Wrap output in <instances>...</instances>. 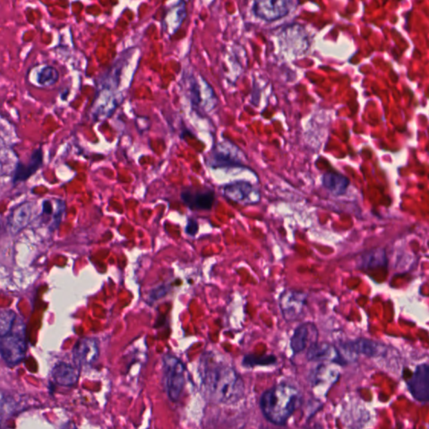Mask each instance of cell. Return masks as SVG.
<instances>
[{"mask_svg":"<svg viewBox=\"0 0 429 429\" xmlns=\"http://www.w3.org/2000/svg\"><path fill=\"white\" fill-rule=\"evenodd\" d=\"M204 390L218 403H233L244 394V383L235 370L213 353L204 355L199 367Z\"/></svg>","mask_w":429,"mask_h":429,"instance_id":"cell-1","label":"cell"},{"mask_svg":"<svg viewBox=\"0 0 429 429\" xmlns=\"http://www.w3.org/2000/svg\"><path fill=\"white\" fill-rule=\"evenodd\" d=\"M300 393L292 385L281 384L267 390L260 399L265 418L277 425L286 423L297 408Z\"/></svg>","mask_w":429,"mask_h":429,"instance_id":"cell-2","label":"cell"},{"mask_svg":"<svg viewBox=\"0 0 429 429\" xmlns=\"http://www.w3.org/2000/svg\"><path fill=\"white\" fill-rule=\"evenodd\" d=\"M244 153L231 141L223 140L212 147L207 163L212 169L245 168Z\"/></svg>","mask_w":429,"mask_h":429,"instance_id":"cell-3","label":"cell"},{"mask_svg":"<svg viewBox=\"0 0 429 429\" xmlns=\"http://www.w3.org/2000/svg\"><path fill=\"white\" fill-rule=\"evenodd\" d=\"M164 387L170 399H179L184 385V365L178 358L167 355L163 359Z\"/></svg>","mask_w":429,"mask_h":429,"instance_id":"cell-4","label":"cell"},{"mask_svg":"<svg viewBox=\"0 0 429 429\" xmlns=\"http://www.w3.org/2000/svg\"><path fill=\"white\" fill-rule=\"evenodd\" d=\"M26 350V342L21 334L11 332L0 337V355L10 367H15L25 359Z\"/></svg>","mask_w":429,"mask_h":429,"instance_id":"cell-5","label":"cell"},{"mask_svg":"<svg viewBox=\"0 0 429 429\" xmlns=\"http://www.w3.org/2000/svg\"><path fill=\"white\" fill-rule=\"evenodd\" d=\"M308 294L297 290L285 291L279 297V307L283 318L287 321L298 320L307 305Z\"/></svg>","mask_w":429,"mask_h":429,"instance_id":"cell-6","label":"cell"},{"mask_svg":"<svg viewBox=\"0 0 429 429\" xmlns=\"http://www.w3.org/2000/svg\"><path fill=\"white\" fill-rule=\"evenodd\" d=\"M294 5V2L288 0H262L254 3L253 10L259 19L274 21L288 15Z\"/></svg>","mask_w":429,"mask_h":429,"instance_id":"cell-7","label":"cell"},{"mask_svg":"<svg viewBox=\"0 0 429 429\" xmlns=\"http://www.w3.org/2000/svg\"><path fill=\"white\" fill-rule=\"evenodd\" d=\"M227 200L241 204H255L261 200L259 191L247 181H235L223 187Z\"/></svg>","mask_w":429,"mask_h":429,"instance_id":"cell-8","label":"cell"},{"mask_svg":"<svg viewBox=\"0 0 429 429\" xmlns=\"http://www.w3.org/2000/svg\"><path fill=\"white\" fill-rule=\"evenodd\" d=\"M181 200L192 210L209 211L215 203V192L209 189L194 190L184 189L180 195Z\"/></svg>","mask_w":429,"mask_h":429,"instance_id":"cell-9","label":"cell"},{"mask_svg":"<svg viewBox=\"0 0 429 429\" xmlns=\"http://www.w3.org/2000/svg\"><path fill=\"white\" fill-rule=\"evenodd\" d=\"M409 392L417 401L427 403L429 400V368L419 365L408 383Z\"/></svg>","mask_w":429,"mask_h":429,"instance_id":"cell-10","label":"cell"},{"mask_svg":"<svg viewBox=\"0 0 429 429\" xmlns=\"http://www.w3.org/2000/svg\"><path fill=\"white\" fill-rule=\"evenodd\" d=\"M99 356L96 340L84 338L77 342L73 349V360L77 367H84L94 363Z\"/></svg>","mask_w":429,"mask_h":429,"instance_id":"cell-11","label":"cell"},{"mask_svg":"<svg viewBox=\"0 0 429 429\" xmlns=\"http://www.w3.org/2000/svg\"><path fill=\"white\" fill-rule=\"evenodd\" d=\"M318 330L313 323H305L295 329L292 338H291L290 346L294 353L298 354L303 352L309 346L317 342Z\"/></svg>","mask_w":429,"mask_h":429,"instance_id":"cell-12","label":"cell"},{"mask_svg":"<svg viewBox=\"0 0 429 429\" xmlns=\"http://www.w3.org/2000/svg\"><path fill=\"white\" fill-rule=\"evenodd\" d=\"M341 347L345 352L368 357L381 356L387 350V347L383 344L380 343V342L364 339V338L345 342V343L341 345Z\"/></svg>","mask_w":429,"mask_h":429,"instance_id":"cell-13","label":"cell"},{"mask_svg":"<svg viewBox=\"0 0 429 429\" xmlns=\"http://www.w3.org/2000/svg\"><path fill=\"white\" fill-rule=\"evenodd\" d=\"M34 214V204L26 202L15 207L8 218L7 225L12 234H17L29 225Z\"/></svg>","mask_w":429,"mask_h":429,"instance_id":"cell-14","label":"cell"},{"mask_svg":"<svg viewBox=\"0 0 429 429\" xmlns=\"http://www.w3.org/2000/svg\"><path fill=\"white\" fill-rule=\"evenodd\" d=\"M307 359L310 361H329L341 365L346 363L339 350L334 345L328 343H318V342L309 346L308 352H307Z\"/></svg>","mask_w":429,"mask_h":429,"instance_id":"cell-15","label":"cell"},{"mask_svg":"<svg viewBox=\"0 0 429 429\" xmlns=\"http://www.w3.org/2000/svg\"><path fill=\"white\" fill-rule=\"evenodd\" d=\"M44 153L41 147L35 149L28 164L19 162L15 167L13 182L18 183L30 178L42 166Z\"/></svg>","mask_w":429,"mask_h":429,"instance_id":"cell-16","label":"cell"},{"mask_svg":"<svg viewBox=\"0 0 429 429\" xmlns=\"http://www.w3.org/2000/svg\"><path fill=\"white\" fill-rule=\"evenodd\" d=\"M187 17L186 3L180 1L172 6L166 11L164 19L165 30L169 35H174L180 28L184 19Z\"/></svg>","mask_w":429,"mask_h":429,"instance_id":"cell-17","label":"cell"},{"mask_svg":"<svg viewBox=\"0 0 429 429\" xmlns=\"http://www.w3.org/2000/svg\"><path fill=\"white\" fill-rule=\"evenodd\" d=\"M79 375V370L65 362H59L53 370L54 381L62 387H73L77 384Z\"/></svg>","mask_w":429,"mask_h":429,"instance_id":"cell-18","label":"cell"},{"mask_svg":"<svg viewBox=\"0 0 429 429\" xmlns=\"http://www.w3.org/2000/svg\"><path fill=\"white\" fill-rule=\"evenodd\" d=\"M322 184L330 194L341 196L345 194L350 186L347 177L337 172H327L322 177Z\"/></svg>","mask_w":429,"mask_h":429,"instance_id":"cell-19","label":"cell"},{"mask_svg":"<svg viewBox=\"0 0 429 429\" xmlns=\"http://www.w3.org/2000/svg\"><path fill=\"white\" fill-rule=\"evenodd\" d=\"M388 260L385 251L381 249H373L361 256L360 267L361 269L371 270L388 265Z\"/></svg>","mask_w":429,"mask_h":429,"instance_id":"cell-20","label":"cell"},{"mask_svg":"<svg viewBox=\"0 0 429 429\" xmlns=\"http://www.w3.org/2000/svg\"><path fill=\"white\" fill-rule=\"evenodd\" d=\"M60 78V74L58 70L51 66H45L41 69L37 74V82L39 86L42 88H49L57 84Z\"/></svg>","mask_w":429,"mask_h":429,"instance_id":"cell-21","label":"cell"},{"mask_svg":"<svg viewBox=\"0 0 429 429\" xmlns=\"http://www.w3.org/2000/svg\"><path fill=\"white\" fill-rule=\"evenodd\" d=\"M17 314L10 309L0 310V337L11 333L15 324Z\"/></svg>","mask_w":429,"mask_h":429,"instance_id":"cell-22","label":"cell"},{"mask_svg":"<svg viewBox=\"0 0 429 429\" xmlns=\"http://www.w3.org/2000/svg\"><path fill=\"white\" fill-rule=\"evenodd\" d=\"M276 362L277 357L274 355H249L244 357L243 359V365L247 368H254L257 367V365H274Z\"/></svg>","mask_w":429,"mask_h":429,"instance_id":"cell-23","label":"cell"},{"mask_svg":"<svg viewBox=\"0 0 429 429\" xmlns=\"http://www.w3.org/2000/svg\"><path fill=\"white\" fill-rule=\"evenodd\" d=\"M190 95L191 102L193 107L202 105L203 102V92L202 90V86L199 84L198 80L195 77L191 76L190 81Z\"/></svg>","mask_w":429,"mask_h":429,"instance_id":"cell-24","label":"cell"},{"mask_svg":"<svg viewBox=\"0 0 429 429\" xmlns=\"http://www.w3.org/2000/svg\"><path fill=\"white\" fill-rule=\"evenodd\" d=\"M15 408V401L13 397L0 391V414L13 412Z\"/></svg>","mask_w":429,"mask_h":429,"instance_id":"cell-25","label":"cell"},{"mask_svg":"<svg viewBox=\"0 0 429 429\" xmlns=\"http://www.w3.org/2000/svg\"><path fill=\"white\" fill-rule=\"evenodd\" d=\"M199 229L198 222L195 219H190L188 220L187 225L186 227V232L189 236H194L198 233Z\"/></svg>","mask_w":429,"mask_h":429,"instance_id":"cell-26","label":"cell"},{"mask_svg":"<svg viewBox=\"0 0 429 429\" xmlns=\"http://www.w3.org/2000/svg\"><path fill=\"white\" fill-rule=\"evenodd\" d=\"M168 289L165 287H159L155 290L152 291L151 298L152 300H159L160 298L164 296L166 294Z\"/></svg>","mask_w":429,"mask_h":429,"instance_id":"cell-27","label":"cell"},{"mask_svg":"<svg viewBox=\"0 0 429 429\" xmlns=\"http://www.w3.org/2000/svg\"><path fill=\"white\" fill-rule=\"evenodd\" d=\"M314 429H323V428L320 424H316V426H314Z\"/></svg>","mask_w":429,"mask_h":429,"instance_id":"cell-28","label":"cell"}]
</instances>
